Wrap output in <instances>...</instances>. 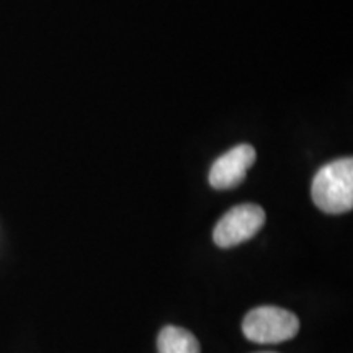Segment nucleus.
<instances>
[{
  "mask_svg": "<svg viewBox=\"0 0 353 353\" xmlns=\"http://www.w3.org/2000/svg\"><path fill=\"white\" fill-rule=\"evenodd\" d=\"M311 195L316 206L329 214L347 213L353 206V161L350 157L330 162L312 180Z\"/></svg>",
  "mask_w": 353,
  "mask_h": 353,
  "instance_id": "nucleus-1",
  "label": "nucleus"
},
{
  "mask_svg": "<svg viewBox=\"0 0 353 353\" xmlns=\"http://www.w3.org/2000/svg\"><path fill=\"white\" fill-rule=\"evenodd\" d=\"M299 330V321L293 312L275 306L252 309L242 322V332L250 342L280 343L293 339Z\"/></svg>",
  "mask_w": 353,
  "mask_h": 353,
  "instance_id": "nucleus-2",
  "label": "nucleus"
},
{
  "mask_svg": "<svg viewBox=\"0 0 353 353\" xmlns=\"http://www.w3.org/2000/svg\"><path fill=\"white\" fill-rule=\"evenodd\" d=\"M265 224V211L257 205L234 206L216 224L213 241L216 245L229 249L252 239Z\"/></svg>",
  "mask_w": 353,
  "mask_h": 353,
  "instance_id": "nucleus-3",
  "label": "nucleus"
},
{
  "mask_svg": "<svg viewBox=\"0 0 353 353\" xmlns=\"http://www.w3.org/2000/svg\"><path fill=\"white\" fill-rule=\"evenodd\" d=\"M255 149L249 144H239L223 154L210 170V183L216 190H229L237 187L245 179L247 170L254 165Z\"/></svg>",
  "mask_w": 353,
  "mask_h": 353,
  "instance_id": "nucleus-4",
  "label": "nucleus"
},
{
  "mask_svg": "<svg viewBox=\"0 0 353 353\" xmlns=\"http://www.w3.org/2000/svg\"><path fill=\"white\" fill-rule=\"evenodd\" d=\"M159 353H200V343L187 329L167 325L157 339Z\"/></svg>",
  "mask_w": 353,
  "mask_h": 353,
  "instance_id": "nucleus-5",
  "label": "nucleus"
},
{
  "mask_svg": "<svg viewBox=\"0 0 353 353\" xmlns=\"http://www.w3.org/2000/svg\"><path fill=\"white\" fill-rule=\"evenodd\" d=\"M262 353H272V352H262Z\"/></svg>",
  "mask_w": 353,
  "mask_h": 353,
  "instance_id": "nucleus-6",
  "label": "nucleus"
}]
</instances>
